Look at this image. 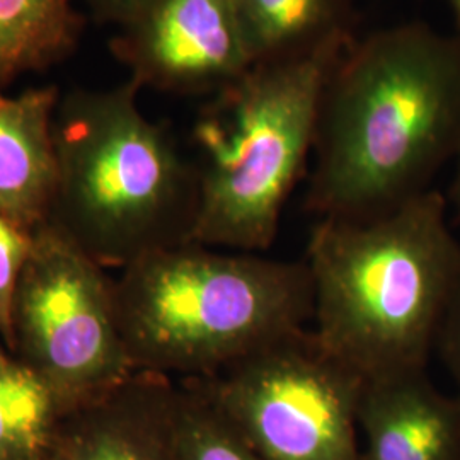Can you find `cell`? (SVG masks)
<instances>
[{
    "mask_svg": "<svg viewBox=\"0 0 460 460\" xmlns=\"http://www.w3.org/2000/svg\"><path fill=\"white\" fill-rule=\"evenodd\" d=\"M30 244L31 234L0 214V341L7 351L13 338V300Z\"/></svg>",
    "mask_w": 460,
    "mask_h": 460,
    "instance_id": "cell-16",
    "label": "cell"
},
{
    "mask_svg": "<svg viewBox=\"0 0 460 460\" xmlns=\"http://www.w3.org/2000/svg\"><path fill=\"white\" fill-rule=\"evenodd\" d=\"M459 140V41L423 24L351 41L323 89L307 208L384 214L428 191Z\"/></svg>",
    "mask_w": 460,
    "mask_h": 460,
    "instance_id": "cell-1",
    "label": "cell"
},
{
    "mask_svg": "<svg viewBox=\"0 0 460 460\" xmlns=\"http://www.w3.org/2000/svg\"><path fill=\"white\" fill-rule=\"evenodd\" d=\"M351 41L254 64L203 108L193 132L201 152L193 243L239 252L275 243L313 154L323 89Z\"/></svg>",
    "mask_w": 460,
    "mask_h": 460,
    "instance_id": "cell-5",
    "label": "cell"
},
{
    "mask_svg": "<svg viewBox=\"0 0 460 460\" xmlns=\"http://www.w3.org/2000/svg\"><path fill=\"white\" fill-rule=\"evenodd\" d=\"M83 24L74 0H0V91L62 62Z\"/></svg>",
    "mask_w": 460,
    "mask_h": 460,
    "instance_id": "cell-13",
    "label": "cell"
},
{
    "mask_svg": "<svg viewBox=\"0 0 460 460\" xmlns=\"http://www.w3.org/2000/svg\"><path fill=\"white\" fill-rule=\"evenodd\" d=\"M55 85L17 96L0 91V214L31 234L49 220L57 180Z\"/></svg>",
    "mask_w": 460,
    "mask_h": 460,
    "instance_id": "cell-11",
    "label": "cell"
},
{
    "mask_svg": "<svg viewBox=\"0 0 460 460\" xmlns=\"http://www.w3.org/2000/svg\"><path fill=\"white\" fill-rule=\"evenodd\" d=\"M7 357H11V353L5 349V346L2 345V341H0V358H7Z\"/></svg>",
    "mask_w": 460,
    "mask_h": 460,
    "instance_id": "cell-21",
    "label": "cell"
},
{
    "mask_svg": "<svg viewBox=\"0 0 460 460\" xmlns=\"http://www.w3.org/2000/svg\"><path fill=\"white\" fill-rule=\"evenodd\" d=\"M305 264L313 332L332 357L363 380L427 370L460 281L438 191L368 218H319Z\"/></svg>",
    "mask_w": 460,
    "mask_h": 460,
    "instance_id": "cell-2",
    "label": "cell"
},
{
    "mask_svg": "<svg viewBox=\"0 0 460 460\" xmlns=\"http://www.w3.org/2000/svg\"><path fill=\"white\" fill-rule=\"evenodd\" d=\"M435 351L440 355L448 376L454 380L456 395L460 401V281L445 311Z\"/></svg>",
    "mask_w": 460,
    "mask_h": 460,
    "instance_id": "cell-17",
    "label": "cell"
},
{
    "mask_svg": "<svg viewBox=\"0 0 460 460\" xmlns=\"http://www.w3.org/2000/svg\"><path fill=\"white\" fill-rule=\"evenodd\" d=\"M74 406L16 358H0V460H45Z\"/></svg>",
    "mask_w": 460,
    "mask_h": 460,
    "instance_id": "cell-14",
    "label": "cell"
},
{
    "mask_svg": "<svg viewBox=\"0 0 460 460\" xmlns=\"http://www.w3.org/2000/svg\"><path fill=\"white\" fill-rule=\"evenodd\" d=\"M254 64L351 41L353 0H237Z\"/></svg>",
    "mask_w": 460,
    "mask_h": 460,
    "instance_id": "cell-12",
    "label": "cell"
},
{
    "mask_svg": "<svg viewBox=\"0 0 460 460\" xmlns=\"http://www.w3.org/2000/svg\"><path fill=\"white\" fill-rule=\"evenodd\" d=\"M358 460H460V401L427 370L363 382Z\"/></svg>",
    "mask_w": 460,
    "mask_h": 460,
    "instance_id": "cell-10",
    "label": "cell"
},
{
    "mask_svg": "<svg viewBox=\"0 0 460 460\" xmlns=\"http://www.w3.org/2000/svg\"><path fill=\"white\" fill-rule=\"evenodd\" d=\"M118 28L111 49L140 89L217 94L254 66L237 0H140Z\"/></svg>",
    "mask_w": 460,
    "mask_h": 460,
    "instance_id": "cell-8",
    "label": "cell"
},
{
    "mask_svg": "<svg viewBox=\"0 0 460 460\" xmlns=\"http://www.w3.org/2000/svg\"><path fill=\"white\" fill-rule=\"evenodd\" d=\"M140 0H84L93 16L104 22L121 24Z\"/></svg>",
    "mask_w": 460,
    "mask_h": 460,
    "instance_id": "cell-18",
    "label": "cell"
},
{
    "mask_svg": "<svg viewBox=\"0 0 460 460\" xmlns=\"http://www.w3.org/2000/svg\"><path fill=\"white\" fill-rule=\"evenodd\" d=\"M178 382L135 372L70 410L45 460H178Z\"/></svg>",
    "mask_w": 460,
    "mask_h": 460,
    "instance_id": "cell-9",
    "label": "cell"
},
{
    "mask_svg": "<svg viewBox=\"0 0 460 460\" xmlns=\"http://www.w3.org/2000/svg\"><path fill=\"white\" fill-rule=\"evenodd\" d=\"M450 2H452L454 13H456V17H457V21H459L460 24V0H450Z\"/></svg>",
    "mask_w": 460,
    "mask_h": 460,
    "instance_id": "cell-20",
    "label": "cell"
},
{
    "mask_svg": "<svg viewBox=\"0 0 460 460\" xmlns=\"http://www.w3.org/2000/svg\"><path fill=\"white\" fill-rule=\"evenodd\" d=\"M261 460H358L363 380L300 329L217 376L188 380Z\"/></svg>",
    "mask_w": 460,
    "mask_h": 460,
    "instance_id": "cell-7",
    "label": "cell"
},
{
    "mask_svg": "<svg viewBox=\"0 0 460 460\" xmlns=\"http://www.w3.org/2000/svg\"><path fill=\"white\" fill-rule=\"evenodd\" d=\"M9 353L70 406L135 374L118 324L115 277L45 222L13 300Z\"/></svg>",
    "mask_w": 460,
    "mask_h": 460,
    "instance_id": "cell-6",
    "label": "cell"
},
{
    "mask_svg": "<svg viewBox=\"0 0 460 460\" xmlns=\"http://www.w3.org/2000/svg\"><path fill=\"white\" fill-rule=\"evenodd\" d=\"M178 460H261L195 384L178 382Z\"/></svg>",
    "mask_w": 460,
    "mask_h": 460,
    "instance_id": "cell-15",
    "label": "cell"
},
{
    "mask_svg": "<svg viewBox=\"0 0 460 460\" xmlns=\"http://www.w3.org/2000/svg\"><path fill=\"white\" fill-rule=\"evenodd\" d=\"M140 85L60 96L57 180L49 222L106 270L190 243L199 199L198 165L163 123L144 115Z\"/></svg>",
    "mask_w": 460,
    "mask_h": 460,
    "instance_id": "cell-4",
    "label": "cell"
},
{
    "mask_svg": "<svg viewBox=\"0 0 460 460\" xmlns=\"http://www.w3.org/2000/svg\"><path fill=\"white\" fill-rule=\"evenodd\" d=\"M118 324L135 372L212 377L313 323L305 261L198 243L159 249L115 277Z\"/></svg>",
    "mask_w": 460,
    "mask_h": 460,
    "instance_id": "cell-3",
    "label": "cell"
},
{
    "mask_svg": "<svg viewBox=\"0 0 460 460\" xmlns=\"http://www.w3.org/2000/svg\"><path fill=\"white\" fill-rule=\"evenodd\" d=\"M456 157H457V171H456V180L452 184V199H454V205L457 208V214L460 215V140L457 150H456Z\"/></svg>",
    "mask_w": 460,
    "mask_h": 460,
    "instance_id": "cell-19",
    "label": "cell"
}]
</instances>
